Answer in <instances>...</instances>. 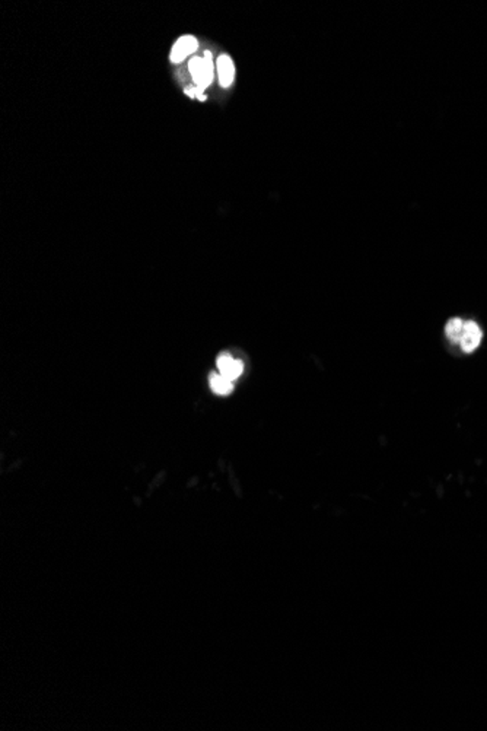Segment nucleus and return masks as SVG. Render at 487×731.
I'll list each match as a JSON object with an SVG mask.
<instances>
[{
  "instance_id": "obj_1",
  "label": "nucleus",
  "mask_w": 487,
  "mask_h": 731,
  "mask_svg": "<svg viewBox=\"0 0 487 731\" xmlns=\"http://www.w3.org/2000/svg\"><path fill=\"white\" fill-rule=\"evenodd\" d=\"M188 69H190V73H191L194 84L197 85V89L202 92L213 81L212 53L210 52H205V57H193L190 60Z\"/></svg>"
},
{
  "instance_id": "obj_2",
  "label": "nucleus",
  "mask_w": 487,
  "mask_h": 731,
  "mask_svg": "<svg viewBox=\"0 0 487 731\" xmlns=\"http://www.w3.org/2000/svg\"><path fill=\"white\" fill-rule=\"evenodd\" d=\"M481 339H483V332H481L480 326L476 322L469 320L464 323V333H462V337L459 340V346L464 352L471 353L480 346Z\"/></svg>"
},
{
  "instance_id": "obj_3",
  "label": "nucleus",
  "mask_w": 487,
  "mask_h": 731,
  "mask_svg": "<svg viewBox=\"0 0 487 731\" xmlns=\"http://www.w3.org/2000/svg\"><path fill=\"white\" fill-rule=\"evenodd\" d=\"M216 365H217V371L219 374H222L224 377L235 381L238 380L242 373H244V365L241 361L232 358L229 353H222L219 355L217 359H216Z\"/></svg>"
},
{
  "instance_id": "obj_4",
  "label": "nucleus",
  "mask_w": 487,
  "mask_h": 731,
  "mask_svg": "<svg viewBox=\"0 0 487 731\" xmlns=\"http://www.w3.org/2000/svg\"><path fill=\"white\" fill-rule=\"evenodd\" d=\"M197 47H199V42L196 38H194L193 35H184L174 44L169 59H171L173 63H180L184 59H187L190 55L196 52Z\"/></svg>"
},
{
  "instance_id": "obj_5",
  "label": "nucleus",
  "mask_w": 487,
  "mask_h": 731,
  "mask_svg": "<svg viewBox=\"0 0 487 731\" xmlns=\"http://www.w3.org/2000/svg\"><path fill=\"white\" fill-rule=\"evenodd\" d=\"M216 69H217L219 82H221V85L224 88H229L235 79L234 60L228 55H222L216 62Z\"/></svg>"
},
{
  "instance_id": "obj_6",
  "label": "nucleus",
  "mask_w": 487,
  "mask_h": 731,
  "mask_svg": "<svg viewBox=\"0 0 487 731\" xmlns=\"http://www.w3.org/2000/svg\"><path fill=\"white\" fill-rule=\"evenodd\" d=\"M209 385H210V390L217 395V396H228L232 393L234 390V381L224 377L222 374H210V378H209Z\"/></svg>"
},
{
  "instance_id": "obj_7",
  "label": "nucleus",
  "mask_w": 487,
  "mask_h": 731,
  "mask_svg": "<svg viewBox=\"0 0 487 731\" xmlns=\"http://www.w3.org/2000/svg\"><path fill=\"white\" fill-rule=\"evenodd\" d=\"M464 323L466 322L461 320L459 317H454V319L448 320V323L445 326V334L449 339V342L459 345L462 333H464Z\"/></svg>"
}]
</instances>
